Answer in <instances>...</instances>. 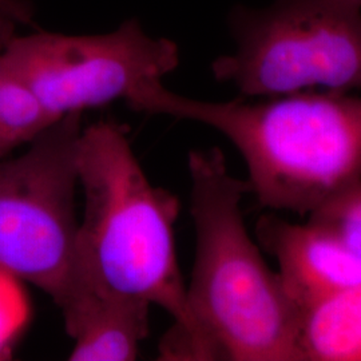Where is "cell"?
Returning <instances> with one entry per match:
<instances>
[{
  "mask_svg": "<svg viewBox=\"0 0 361 361\" xmlns=\"http://www.w3.org/2000/svg\"><path fill=\"white\" fill-rule=\"evenodd\" d=\"M126 101L134 110L193 121L225 135L244 158L250 194L262 207L310 216L361 180L360 95L312 90L259 102H207L150 79Z\"/></svg>",
  "mask_w": 361,
  "mask_h": 361,
  "instance_id": "obj_2",
  "label": "cell"
},
{
  "mask_svg": "<svg viewBox=\"0 0 361 361\" xmlns=\"http://www.w3.org/2000/svg\"><path fill=\"white\" fill-rule=\"evenodd\" d=\"M34 8L27 0H0V28L32 25Z\"/></svg>",
  "mask_w": 361,
  "mask_h": 361,
  "instance_id": "obj_12",
  "label": "cell"
},
{
  "mask_svg": "<svg viewBox=\"0 0 361 361\" xmlns=\"http://www.w3.org/2000/svg\"><path fill=\"white\" fill-rule=\"evenodd\" d=\"M229 26L237 49L212 71L244 98L361 90V10L335 0H276L235 7Z\"/></svg>",
  "mask_w": 361,
  "mask_h": 361,
  "instance_id": "obj_5",
  "label": "cell"
},
{
  "mask_svg": "<svg viewBox=\"0 0 361 361\" xmlns=\"http://www.w3.org/2000/svg\"><path fill=\"white\" fill-rule=\"evenodd\" d=\"M310 221L361 256V180L310 213Z\"/></svg>",
  "mask_w": 361,
  "mask_h": 361,
  "instance_id": "obj_11",
  "label": "cell"
},
{
  "mask_svg": "<svg viewBox=\"0 0 361 361\" xmlns=\"http://www.w3.org/2000/svg\"><path fill=\"white\" fill-rule=\"evenodd\" d=\"M298 348L302 361H361V283L302 314Z\"/></svg>",
  "mask_w": 361,
  "mask_h": 361,
  "instance_id": "obj_9",
  "label": "cell"
},
{
  "mask_svg": "<svg viewBox=\"0 0 361 361\" xmlns=\"http://www.w3.org/2000/svg\"><path fill=\"white\" fill-rule=\"evenodd\" d=\"M78 180L83 193L77 238L82 289L161 307L174 320L161 344L162 359L207 360L177 257L180 200L150 182L126 129L114 121L82 130Z\"/></svg>",
  "mask_w": 361,
  "mask_h": 361,
  "instance_id": "obj_1",
  "label": "cell"
},
{
  "mask_svg": "<svg viewBox=\"0 0 361 361\" xmlns=\"http://www.w3.org/2000/svg\"><path fill=\"white\" fill-rule=\"evenodd\" d=\"M335 1H337V3H341V4H344V6L352 7V8L361 10V0H335Z\"/></svg>",
  "mask_w": 361,
  "mask_h": 361,
  "instance_id": "obj_14",
  "label": "cell"
},
{
  "mask_svg": "<svg viewBox=\"0 0 361 361\" xmlns=\"http://www.w3.org/2000/svg\"><path fill=\"white\" fill-rule=\"evenodd\" d=\"M256 237L277 259L285 293L301 314L361 283V256L310 221L302 225L264 214L256 224Z\"/></svg>",
  "mask_w": 361,
  "mask_h": 361,
  "instance_id": "obj_7",
  "label": "cell"
},
{
  "mask_svg": "<svg viewBox=\"0 0 361 361\" xmlns=\"http://www.w3.org/2000/svg\"><path fill=\"white\" fill-rule=\"evenodd\" d=\"M6 67L56 119L128 98L140 83L180 65L178 46L152 38L137 19L102 35H13L0 51Z\"/></svg>",
  "mask_w": 361,
  "mask_h": 361,
  "instance_id": "obj_6",
  "label": "cell"
},
{
  "mask_svg": "<svg viewBox=\"0 0 361 361\" xmlns=\"http://www.w3.org/2000/svg\"><path fill=\"white\" fill-rule=\"evenodd\" d=\"M6 1H13V0H6Z\"/></svg>",
  "mask_w": 361,
  "mask_h": 361,
  "instance_id": "obj_16",
  "label": "cell"
},
{
  "mask_svg": "<svg viewBox=\"0 0 361 361\" xmlns=\"http://www.w3.org/2000/svg\"><path fill=\"white\" fill-rule=\"evenodd\" d=\"M56 121L39 101L35 92L1 61L0 157L23 143L30 145Z\"/></svg>",
  "mask_w": 361,
  "mask_h": 361,
  "instance_id": "obj_10",
  "label": "cell"
},
{
  "mask_svg": "<svg viewBox=\"0 0 361 361\" xmlns=\"http://www.w3.org/2000/svg\"><path fill=\"white\" fill-rule=\"evenodd\" d=\"M15 35V28H0V46H6V43Z\"/></svg>",
  "mask_w": 361,
  "mask_h": 361,
  "instance_id": "obj_13",
  "label": "cell"
},
{
  "mask_svg": "<svg viewBox=\"0 0 361 361\" xmlns=\"http://www.w3.org/2000/svg\"><path fill=\"white\" fill-rule=\"evenodd\" d=\"M150 304L137 297L86 288L65 328L74 340L71 361H131L149 335Z\"/></svg>",
  "mask_w": 361,
  "mask_h": 361,
  "instance_id": "obj_8",
  "label": "cell"
},
{
  "mask_svg": "<svg viewBox=\"0 0 361 361\" xmlns=\"http://www.w3.org/2000/svg\"><path fill=\"white\" fill-rule=\"evenodd\" d=\"M3 47H4V46H0V51L3 50ZM0 70H1V59H0Z\"/></svg>",
  "mask_w": 361,
  "mask_h": 361,
  "instance_id": "obj_15",
  "label": "cell"
},
{
  "mask_svg": "<svg viewBox=\"0 0 361 361\" xmlns=\"http://www.w3.org/2000/svg\"><path fill=\"white\" fill-rule=\"evenodd\" d=\"M82 113L44 130L0 162V269L40 289L62 310L82 297L78 277V143Z\"/></svg>",
  "mask_w": 361,
  "mask_h": 361,
  "instance_id": "obj_4",
  "label": "cell"
},
{
  "mask_svg": "<svg viewBox=\"0 0 361 361\" xmlns=\"http://www.w3.org/2000/svg\"><path fill=\"white\" fill-rule=\"evenodd\" d=\"M188 170L195 258L186 295L207 360L302 361V314L246 229L247 180L219 147L192 150Z\"/></svg>",
  "mask_w": 361,
  "mask_h": 361,
  "instance_id": "obj_3",
  "label": "cell"
}]
</instances>
